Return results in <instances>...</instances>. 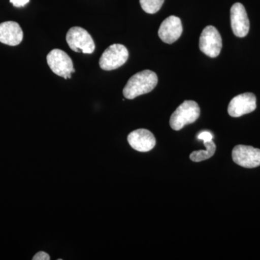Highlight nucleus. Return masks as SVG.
I'll return each mask as SVG.
<instances>
[{
    "instance_id": "4",
    "label": "nucleus",
    "mask_w": 260,
    "mask_h": 260,
    "mask_svg": "<svg viewBox=\"0 0 260 260\" xmlns=\"http://www.w3.org/2000/svg\"><path fill=\"white\" fill-rule=\"evenodd\" d=\"M129 57L127 49L122 44H114L107 48L103 53L99 65L102 70L111 71L118 69L125 64Z\"/></svg>"
},
{
    "instance_id": "1",
    "label": "nucleus",
    "mask_w": 260,
    "mask_h": 260,
    "mask_svg": "<svg viewBox=\"0 0 260 260\" xmlns=\"http://www.w3.org/2000/svg\"><path fill=\"white\" fill-rule=\"evenodd\" d=\"M158 84V76L151 70H143L132 76L123 90L126 99L150 93Z\"/></svg>"
},
{
    "instance_id": "9",
    "label": "nucleus",
    "mask_w": 260,
    "mask_h": 260,
    "mask_svg": "<svg viewBox=\"0 0 260 260\" xmlns=\"http://www.w3.org/2000/svg\"><path fill=\"white\" fill-rule=\"evenodd\" d=\"M231 24L234 35L244 38L249 30V20L244 5L235 3L231 8Z\"/></svg>"
},
{
    "instance_id": "13",
    "label": "nucleus",
    "mask_w": 260,
    "mask_h": 260,
    "mask_svg": "<svg viewBox=\"0 0 260 260\" xmlns=\"http://www.w3.org/2000/svg\"><path fill=\"white\" fill-rule=\"evenodd\" d=\"M205 147V150H197L193 151L189 155V158L194 162H201L211 158L216 150V145L213 140L209 141H203Z\"/></svg>"
},
{
    "instance_id": "12",
    "label": "nucleus",
    "mask_w": 260,
    "mask_h": 260,
    "mask_svg": "<svg viewBox=\"0 0 260 260\" xmlns=\"http://www.w3.org/2000/svg\"><path fill=\"white\" fill-rule=\"evenodd\" d=\"M23 39V30L16 22L7 21L0 24V42L14 47L20 44Z\"/></svg>"
},
{
    "instance_id": "16",
    "label": "nucleus",
    "mask_w": 260,
    "mask_h": 260,
    "mask_svg": "<svg viewBox=\"0 0 260 260\" xmlns=\"http://www.w3.org/2000/svg\"><path fill=\"white\" fill-rule=\"evenodd\" d=\"M50 256L44 251H39L36 255L32 257V260H49Z\"/></svg>"
},
{
    "instance_id": "6",
    "label": "nucleus",
    "mask_w": 260,
    "mask_h": 260,
    "mask_svg": "<svg viewBox=\"0 0 260 260\" xmlns=\"http://www.w3.org/2000/svg\"><path fill=\"white\" fill-rule=\"evenodd\" d=\"M200 49L205 55L217 57L222 49V39L215 27H205L200 38Z\"/></svg>"
},
{
    "instance_id": "11",
    "label": "nucleus",
    "mask_w": 260,
    "mask_h": 260,
    "mask_svg": "<svg viewBox=\"0 0 260 260\" xmlns=\"http://www.w3.org/2000/svg\"><path fill=\"white\" fill-rule=\"evenodd\" d=\"M182 31V23L180 18L172 15L162 22L159 28L158 36L166 44H172L180 38Z\"/></svg>"
},
{
    "instance_id": "2",
    "label": "nucleus",
    "mask_w": 260,
    "mask_h": 260,
    "mask_svg": "<svg viewBox=\"0 0 260 260\" xmlns=\"http://www.w3.org/2000/svg\"><path fill=\"white\" fill-rule=\"evenodd\" d=\"M200 109L194 101H185L178 107L170 118V126L179 131L187 124H192L200 117Z\"/></svg>"
},
{
    "instance_id": "14",
    "label": "nucleus",
    "mask_w": 260,
    "mask_h": 260,
    "mask_svg": "<svg viewBox=\"0 0 260 260\" xmlns=\"http://www.w3.org/2000/svg\"><path fill=\"white\" fill-rule=\"evenodd\" d=\"M164 0H140L142 9L149 14H155L161 8Z\"/></svg>"
},
{
    "instance_id": "10",
    "label": "nucleus",
    "mask_w": 260,
    "mask_h": 260,
    "mask_svg": "<svg viewBox=\"0 0 260 260\" xmlns=\"http://www.w3.org/2000/svg\"><path fill=\"white\" fill-rule=\"evenodd\" d=\"M127 141L132 148L142 153L150 151L156 144V140L153 133L145 129L132 132L128 135Z\"/></svg>"
},
{
    "instance_id": "17",
    "label": "nucleus",
    "mask_w": 260,
    "mask_h": 260,
    "mask_svg": "<svg viewBox=\"0 0 260 260\" xmlns=\"http://www.w3.org/2000/svg\"><path fill=\"white\" fill-rule=\"evenodd\" d=\"M10 1L16 8H20L28 4L30 0H10Z\"/></svg>"
},
{
    "instance_id": "7",
    "label": "nucleus",
    "mask_w": 260,
    "mask_h": 260,
    "mask_svg": "<svg viewBox=\"0 0 260 260\" xmlns=\"http://www.w3.org/2000/svg\"><path fill=\"white\" fill-rule=\"evenodd\" d=\"M232 158L237 165L247 169H253L260 166V149L251 146L239 145L234 147Z\"/></svg>"
},
{
    "instance_id": "15",
    "label": "nucleus",
    "mask_w": 260,
    "mask_h": 260,
    "mask_svg": "<svg viewBox=\"0 0 260 260\" xmlns=\"http://www.w3.org/2000/svg\"><path fill=\"white\" fill-rule=\"evenodd\" d=\"M198 138L199 140H203V141H209V140H213V135L210 132L204 131L202 132L198 135Z\"/></svg>"
},
{
    "instance_id": "3",
    "label": "nucleus",
    "mask_w": 260,
    "mask_h": 260,
    "mask_svg": "<svg viewBox=\"0 0 260 260\" xmlns=\"http://www.w3.org/2000/svg\"><path fill=\"white\" fill-rule=\"evenodd\" d=\"M66 40L72 50L83 54H92L95 50V43L91 36L81 27H73L68 30Z\"/></svg>"
},
{
    "instance_id": "5",
    "label": "nucleus",
    "mask_w": 260,
    "mask_h": 260,
    "mask_svg": "<svg viewBox=\"0 0 260 260\" xmlns=\"http://www.w3.org/2000/svg\"><path fill=\"white\" fill-rule=\"evenodd\" d=\"M47 64L54 74L62 77L64 79L71 78L72 73L75 70L73 60L69 55L61 49H53L47 56Z\"/></svg>"
},
{
    "instance_id": "8",
    "label": "nucleus",
    "mask_w": 260,
    "mask_h": 260,
    "mask_svg": "<svg viewBox=\"0 0 260 260\" xmlns=\"http://www.w3.org/2000/svg\"><path fill=\"white\" fill-rule=\"evenodd\" d=\"M256 108V99L254 94L245 93L232 99L228 107V112L232 117H240L254 112Z\"/></svg>"
}]
</instances>
